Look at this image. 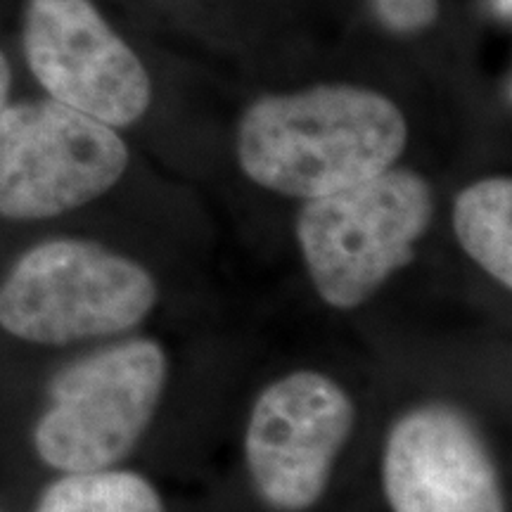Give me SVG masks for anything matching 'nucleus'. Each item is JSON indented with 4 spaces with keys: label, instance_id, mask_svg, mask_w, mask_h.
I'll return each instance as SVG.
<instances>
[{
    "label": "nucleus",
    "instance_id": "obj_1",
    "mask_svg": "<svg viewBox=\"0 0 512 512\" xmlns=\"http://www.w3.org/2000/svg\"><path fill=\"white\" fill-rule=\"evenodd\" d=\"M408 121L392 98L351 83H320L254 100L235 138L240 169L297 200L330 195L392 169Z\"/></svg>",
    "mask_w": 512,
    "mask_h": 512
},
{
    "label": "nucleus",
    "instance_id": "obj_2",
    "mask_svg": "<svg viewBox=\"0 0 512 512\" xmlns=\"http://www.w3.org/2000/svg\"><path fill=\"white\" fill-rule=\"evenodd\" d=\"M432 216V185L396 166L306 200L294 233L318 297L339 311L366 304L411 264Z\"/></svg>",
    "mask_w": 512,
    "mask_h": 512
},
{
    "label": "nucleus",
    "instance_id": "obj_3",
    "mask_svg": "<svg viewBox=\"0 0 512 512\" xmlns=\"http://www.w3.org/2000/svg\"><path fill=\"white\" fill-rule=\"evenodd\" d=\"M157 299V280L138 261L88 240H50L29 249L0 285V328L60 347L136 328Z\"/></svg>",
    "mask_w": 512,
    "mask_h": 512
},
{
    "label": "nucleus",
    "instance_id": "obj_4",
    "mask_svg": "<svg viewBox=\"0 0 512 512\" xmlns=\"http://www.w3.org/2000/svg\"><path fill=\"white\" fill-rule=\"evenodd\" d=\"M166 373L162 344L147 337L79 358L53 380L34 430L36 453L60 472L114 467L155 420Z\"/></svg>",
    "mask_w": 512,
    "mask_h": 512
},
{
    "label": "nucleus",
    "instance_id": "obj_5",
    "mask_svg": "<svg viewBox=\"0 0 512 512\" xmlns=\"http://www.w3.org/2000/svg\"><path fill=\"white\" fill-rule=\"evenodd\" d=\"M128 169L117 128L57 100L0 114V216L38 221L98 200Z\"/></svg>",
    "mask_w": 512,
    "mask_h": 512
},
{
    "label": "nucleus",
    "instance_id": "obj_6",
    "mask_svg": "<svg viewBox=\"0 0 512 512\" xmlns=\"http://www.w3.org/2000/svg\"><path fill=\"white\" fill-rule=\"evenodd\" d=\"M354 422V401L330 375L294 370L268 384L245 432L247 470L259 496L285 512L316 505Z\"/></svg>",
    "mask_w": 512,
    "mask_h": 512
},
{
    "label": "nucleus",
    "instance_id": "obj_7",
    "mask_svg": "<svg viewBox=\"0 0 512 512\" xmlns=\"http://www.w3.org/2000/svg\"><path fill=\"white\" fill-rule=\"evenodd\" d=\"M24 55L50 100L102 124L126 128L150 110L143 60L91 0H29Z\"/></svg>",
    "mask_w": 512,
    "mask_h": 512
},
{
    "label": "nucleus",
    "instance_id": "obj_8",
    "mask_svg": "<svg viewBox=\"0 0 512 512\" xmlns=\"http://www.w3.org/2000/svg\"><path fill=\"white\" fill-rule=\"evenodd\" d=\"M382 486L392 512H505L489 446L451 403H422L394 422Z\"/></svg>",
    "mask_w": 512,
    "mask_h": 512
},
{
    "label": "nucleus",
    "instance_id": "obj_9",
    "mask_svg": "<svg viewBox=\"0 0 512 512\" xmlns=\"http://www.w3.org/2000/svg\"><path fill=\"white\" fill-rule=\"evenodd\" d=\"M453 230L475 264L505 290L512 287V181L489 176L470 183L453 202Z\"/></svg>",
    "mask_w": 512,
    "mask_h": 512
},
{
    "label": "nucleus",
    "instance_id": "obj_10",
    "mask_svg": "<svg viewBox=\"0 0 512 512\" xmlns=\"http://www.w3.org/2000/svg\"><path fill=\"white\" fill-rule=\"evenodd\" d=\"M36 512H164L150 479L128 470L64 472L48 486Z\"/></svg>",
    "mask_w": 512,
    "mask_h": 512
},
{
    "label": "nucleus",
    "instance_id": "obj_11",
    "mask_svg": "<svg viewBox=\"0 0 512 512\" xmlns=\"http://www.w3.org/2000/svg\"><path fill=\"white\" fill-rule=\"evenodd\" d=\"M375 19L396 36H415L439 19V0H370Z\"/></svg>",
    "mask_w": 512,
    "mask_h": 512
},
{
    "label": "nucleus",
    "instance_id": "obj_12",
    "mask_svg": "<svg viewBox=\"0 0 512 512\" xmlns=\"http://www.w3.org/2000/svg\"><path fill=\"white\" fill-rule=\"evenodd\" d=\"M10 64L5 60V55L0 53V114L8 110L10 105Z\"/></svg>",
    "mask_w": 512,
    "mask_h": 512
},
{
    "label": "nucleus",
    "instance_id": "obj_13",
    "mask_svg": "<svg viewBox=\"0 0 512 512\" xmlns=\"http://www.w3.org/2000/svg\"><path fill=\"white\" fill-rule=\"evenodd\" d=\"M496 10H498V17L505 19V22H510V0H496Z\"/></svg>",
    "mask_w": 512,
    "mask_h": 512
}]
</instances>
